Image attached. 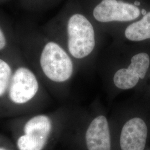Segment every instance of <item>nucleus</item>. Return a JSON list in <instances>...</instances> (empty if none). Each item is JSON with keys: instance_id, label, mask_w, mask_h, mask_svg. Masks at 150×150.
Here are the masks:
<instances>
[{"instance_id": "obj_12", "label": "nucleus", "mask_w": 150, "mask_h": 150, "mask_svg": "<svg viewBox=\"0 0 150 150\" xmlns=\"http://www.w3.org/2000/svg\"><path fill=\"white\" fill-rule=\"evenodd\" d=\"M43 0H18L22 6L27 10H37Z\"/></svg>"}, {"instance_id": "obj_8", "label": "nucleus", "mask_w": 150, "mask_h": 150, "mask_svg": "<svg viewBox=\"0 0 150 150\" xmlns=\"http://www.w3.org/2000/svg\"><path fill=\"white\" fill-rule=\"evenodd\" d=\"M88 150H111V137L107 118L100 115L93 120L86 132Z\"/></svg>"}, {"instance_id": "obj_11", "label": "nucleus", "mask_w": 150, "mask_h": 150, "mask_svg": "<svg viewBox=\"0 0 150 150\" xmlns=\"http://www.w3.org/2000/svg\"><path fill=\"white\" fill-rule=\"evenodd\" d=\"M17 45L16 34L0 19V54L10 52Z\"/></svg>"}, {"instance_id": "obj_9", "label": "nucleus", "mask_w": 150, "mask_h": 150, "mask_svg": "<svg viewBox=\"0 0 150 150\" xmlns=\"http://www.w3.org/2000/svg\"><path fill=\"white\" fill-rule=\"evenodd\" d=\"M18 51L19 47L17 45L10 52L0 54V115L11 82L16 54Z\"/></svg>"}, {"instance_id": "obj_5", "label": "nucleus", "mask_w": 150, "mask_h": 150, "mask_svg": "<svg viewBox=\"0 0 150 150\" xmlns=\"http://www.w3.org/2000/svg\"><path fill=\"white\" fill-rule=\"evenodd\" d=\"M150 11L146 7L121 0H102L93 10L95 19L100 22L135 21Z\"/></svg>"}, {"instance_id": "obj_10", "label": "nucleus", "mask_w": 150, "mask_h": 150, "mask_svg": "<svg viewBox=\"0 0 150 150\" xmlns=\"http://www.w3.org/2000/svg\"><path fill=\"white\" fill-rule=\"evenodd\" d=\"M125 36L133 42L150 40V11L131 23L125 31Z\"/></svg>"}, {"instance_id": "obj_6", "label": "nucleus", "mask_w": 150, "mask_h": 150, "mask_svg": "<svg viewBox=\"0 0 150 150\" xmlns=\"http://www.w3.org/2000/svg\"><path fill=\"white\" fill-rule=\"evenodd\" d=\"M150 67V56L146 52L134 54L127 68L121 69L113 76L115 85L121 90H129L143 80Z\"/></svg>"}, {"instance_id": "obj_3", "label": "nucleus", "mask_w": 150, "mask_h": 150, "mask_svg": "<svg viewBox=\"0 0 150 150\" xmlns=\"http://www.w3.org/2000/svg\"><path fill=\"white\" fill-rule=\"evenodd\" d=\"M10 126L17 150H44L54 129L52 118L33 113L12 118Z\"/></svg>"}, {"instance_id": "obj_7", "label": "nucleus", "mask_w": 150, "mask_h": 150, "mask_svg": "<svg viewBox=\"0 0 150 150\" xmlns=\"http://www.w3.org/2000/svg\"><path fill=\"white\" fill-rule=\"evenodd\" d=\"M148 129L144 120L139 117L129 120L124 125L120 135L122 150H144Z\"/></svg>"}, {"instance_id": "obj_1", "label": "nucleus", "mask_w": 150, "mask_h": 150, "mask_svg": "<svg viewBox=\"0 0 150 150\" xmlns=\"http://www.w3.org/2000/svg\"><path fill=\"white\" fill-rule=\"evenodd\" d=\"M31 28L16 33L17 43L22 57L36 74L39 71L48 80L63 83L73 74V61L66 50L53 40L41 41L40 35Z\"/></svg>"}, {"instance_id": "obj_4", "label": "nucleus", "mask_w": 150, "mask_h": 150, "mask_svg": "<svg viewBox=\"0 0 150 150\" xmlns=\"http://www.w3.org/2000/svg\"><path fill=\"white\" fill-rule=\"evenodd\" d=\"M66 42L69 54L77 59L88 56L95 46L93 27L86 16L76 13L66 23Z\"/></svg>"}, {"instance_id": "obj_14", "label": "nucleus", "mask_w": 150, "mask_h": 150, "mask_svg": "<svg viewBox=\"0 0 150 150\" xmlns=\"http://www.w3.org/2000/svg\"><path fill=\"white\" fill-rule=\"evenodd\" d=\"M7 1H8V0H0V5L2 4L5 3Z\"/></svg>"}, {"instance_id": "obj_13", "label": "nucleus", "mask_w": 150, "mask_h": 150, "mask_svg": "<svg viewBox=\"0 0 150 150\" xmlns=\"http://www.w3.org/2000/svg\"><path fill=\"white\" fill-rule=\"evenodd\" d=\"M6 142L5 138L0 135V150H17L15 145L12 146Z\"/></svg>"}, {"instance_id": "obj_2", "label": "nucleus", "mask_w": 150, "mask_h": 150, "mask_svg": "<svg viewBox=\"0 0 150 150\" xmlns=\"http://www.w3.org/2000/svg\"><path fill=\"white\" fill-rule=\"evenodd\" d=\"M40 92L39 77L23 59L19 48L0 117L13 118L33 114Z\"/></svg>"}]
</instances>
